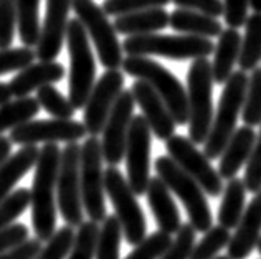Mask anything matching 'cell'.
I'll use <instances>...</instances> for the list:
<instances>
[{
  "label": "cell",
  "instance_id": "1",
  "mask_svg": "<svg viewBox=\"0 0 261 259\" xmlns=\"http://www.w3.org/2000/svg\"><path fill=\"white\" fill-rule=\"evenodd\" d=\"M61 151L58 144H45L38 152L30 190L32 224L38 241H48L57 231V177Z\"/></svg>",
  "mask_w": 261,
  "mask_h": 259
},
{
  "label": "cell",
  "instance_id": "2",
  "mask_svg": "<svg viewBox=\"0 0 261 259\" xmlns=\"http://www.w3.org/2000/svg\"><path fill=\"white\" fill-rule=\"evenodd\" d=\"M122 71L129 76H134L139 81L147 83L157 93L170 116L175 122V126H184L189 122V104L185 88L166 66H162L157 61L147 56H126L122 58Z\"/></svg>",
  "mask_w": 261,
  "mask_h": 259
},
{
  "label": "cell",
  "instance_id": "3",
  "mask_svg": "<svg viewBox=\"0 0 261 259\" xmlns=\"http://www.w3.org/2000/svg\"><path fill=\"white\" fill-rule=\"evenodd\" d=\"M157 177L166 183V187L184 203L189 215V224L197 233H207L214 226L210 205L203 190L198 187L195 180L182 172V168L170 159L169 155H161L155 159Z\"/></svg>",
  "mask_w": 261,
  "mask_h": 259
},
{
  "label": "cell",
  "instance_id": "4",
  "mask_svg": "<svg viewBox=\"0 0 261 259\" xmlns=\"http://www.w3.org/2000/svg\"><path fill=\"white\" fill-rule=\"evenodd\" d=\"M212 65L207 58L194 60L187 74V104H189V139L194 146L205 144L214 121L212 103Z\"/></svg>",
  "mask_w": 261,
  "mask_h": 259
},
{
  "label": "cell",
  "instance_id": "5",
  "mask_svg": "<svg viewBox=\"0 0 261 259\" xmlns=\"http://www.w3.org/2000/svg\"><path fill=\"white\" fill-rule=\"evenodd\" d=\"M246 84H248V76L240 70L233 71L231 76L226 79L218 109L212 121L208 137L203 144V155L208 160L218 159L222 155L233 132L237 131V119L243 107Z\"/></svg>",
  "mask_w": 261,
  "mask_h": 259
},
{
  "label": "cell",
  "instance_id": "6",
  "mask_svg": "<svg viewBox=\"0 0 261 259\" xmlns=\"http://www.w3.org/2000/svg\"><path fill=\"white\" fill-rule=\"evenodd\" d=\"M127 56H164L169 60H198L214 53L215 45L208 38L190 35H150L127 37L121 43Z\"/></svg>",
  "mask_w": 261,
  "mask_h": 259
},
{
  "label": "cell",
  "instance_id": "7",
  "mask_svg": "<svg viewBox=\"0 0 261 259\" xmlns=\"http://www.w3.org/2000/svg\"><path fill=\"white\" fill-rule=\"evenodd\" d=\"M66 46L70 53V103L74 109L85 107L96 83V63L89 38L78 18L66 25Z\"/></svg>",
  "mask_w": 261,
  "mask_h": 259
},
{
  "label": "cell",
  "instance_id": "8",
  "mask_svg": "<svg viewBox=\"0 0 261 259\" xmlns=\"http://www.w3.org/2000/svg\"><path fill=\"white\" fill-rule=\"evenodd\" d=\"M105 193L113 203L114 216L121 224L124 240L130 246H137L147 235L146 216L118 167L105 168Z\"/></svg>",
  "mask_w": 261,
  "mask_h": 259
},
{
  "label": "cell",
  "instance_id": "9",
  "mask_svg": "<svg viewBox=\"0 0 261 259\" xmlns=\"http://www.w3.org/2000/svg\"><path fill=\"white\" fill-rule=\"evenodd\" d=\"M80 188L83 211L94 223H102L106 215L105 170H102L101 140L89 137L80 146Z\"/></svg>",
  "mask_w": 261,
  "mask_h": 259
},
{
  "label": "cell",
  "instance_id": "10",
  "mask_svg": "<svg viewBox=\"0 0 261 259\" xmlns=\"http://www.w3.org/2000/svg\"><path fill=\"white\" fill-rule=\"evenodd\" d=\"M71 9L83 25L88 38L98 51L101 65L106 70H119L122 65V48L113 23L94 0H71Z\"/></svg>",
  "mask_w": 261,
  "mask_h": 259
},
{
  "label": "cell",
  "instance_id": "11",
  "mask_svg": "<svg viewBox=\"0 0 261 259\" xmlns=\"http://www.w3.org/2000/svg\"><path fill=\"white\" fill-rule=\"evenodd\" d=\"M57 208L66 226H80L85 221L80 188V146L66 144L60 155L57 177Z\"/></svg>",
  "mask_w": 261,
  "mask_h": 259
},
{
  "label": "cell",
  "instance_id": "12",
  "mask_svg": "<svg viewBox=\"0 0 261 259\" xmlns=\"http://www.w3.org/2000/svg\"><path fill=\"white\" fill-rule=\"evenodd\" d=\"M166 149L169 157L182 168L192 180L198 183L208 196H220L223 192V180L220 179L217 170L212 167L210 160L184 135H172L166 140Z\"/></svg>",
  "mask_w": 261,
  "mask_h": 259
},
{
  "label": "cell",
  "instance_id": "13",
  "mask_svg": "<svg viewBox=\"0 0 261 259\" xmlns=\"http://www.w3.org/2000/svg\"><path fill=\"white\" fill-rule=\"evenodd\" d=\"M150 127L141 116H133L126 139L127 185L137 196L146 195L150 180Z\"/></svg>",
  "mask_w": 261,
  "mask_h": 259
},
{
  "label": "cell",
  "instance_id": "14",
  "mask_svg": "<svg viewBox=\"0 0 261 259\" xmlns=\"http://www.w3.org/2000/svg\"><path fill=\"white\" fill-rule=\"evenodd\" d=\"M86 129L83 122L73 119H37L30 121L23 126L10 131V142L18 146H37L43 144H58L66 142L73 144L85 139Z\"/></svg>",
  "mask_w": 261,
  "mask_h": 259
},
{
  "label": "cell",
  "instance_id": "15",
  "mask_svg": "<svg viewBox=\"0 0 261 259\" xmlns=\"http://www.w3.org/2000/svg\"><path fill=\"white\" fill-rule=\"evenodd\" d=\"M122 88H124V74L121 70H106V73L94 83L85 104L83 121L86 134L91 137H98L102 132L116 99L124 91Z\"/></svg>",
  "mask_w": 261,
  "mask_h": 259
},
{
  "label": "cell",
  "instance_id": "16",
  "mask_svg": "<svg viewBox=\"0 0 261 259\" xmlns=\"http://www.w3.org/2000/svg\"><path fill=\"white\" fill-rule=\"evenodd\" d=\"M134 99L130 91H122L119 98L109 112L106 124L102 127V140H101V152L102 160L109 167H118L124 159L126 151V139L130 119L134 116Z\"/></svg>",
  "mask_w": 261,
  "mask_h": 259
},
{
  "label": "cell",
  "instance_id": "17",
  "mask_svg": "<svg viewBox=\"0 0 261 259\" xmlns=\"http://www.w3.org/2000/svg\"><path fill=\"white\" fill-rule=\"evenodd\" d=\"M70 9L71 0H46L45 20L40 28L38 45L35 46V56L40 61H55L63 48Z\"/></svg>",
  "mask_w": 261,
  "mask_h": 259
},
{
  "label": "cell",
  "instance_id": "18",
  "mask_svg": "<svg viewBox=\"0 0 261 259\" xmlns=\"http://www.w3.org/2000/svg\"><path fill=\"white\" fill-rule=\"evenodd\" d=\"M130 94H133L134 103L142 109V118L146 119L150 132L155 134L157 139L167 140L175 135V122L172 116L152 88L137 79L130 88Z\"/></svg>",
  "mask_w": 261,
  "mask_h": 259
},
{
  "label": "cell",
  "instance_id": "19",
  "mask_svg": "<svg viewBox=\"0 0 261 259\" xmlns=\"http://www.w3.org/2000/svg\"><path fill=\"white\" fill-rule=\"evenodd\" d=\"M261 236V190L255 193L250 205L245 208L235 235H231L228 249L230 259H246L256 248Z\"/></svg>",
  "mask_w": 261,
  "mask_h": 259
},
{
  "label": "cell",
  "instance_id": "20",
  "mask_svg": "<svg viewBox=\"0 0 261 259\" xmlns=\"http://www.w3.org/2000/svg\"><path fill=\"white\" fill-rule=\"evenodd\" d=\"M146 196L149 208L152 211V216L155 218V223L159 226V231L170 236L175 235L178 228L182 226L180 211L175 205L170 190L159 177H154V179L149 180Z\"/></svg>",
  "mask_w": 261,
  "mask_h": 259
},
{
  "label": "cell",
  "instance_id": "21",
  "mask_svg": "<svg viewBox=\"0 0 261 259\" xmlns=\"http://www.w3.org/2000/svg\"><path fill=\"white\" fill-rule=\"evenodd\" d=\"M65 76L63 65L57 61H38L27 66L25 70L18 71L17 76H13L9 83L12 96L27 98L30 93L38 91L40 88L58 83Z\"/></svg>",
  "mask_w": 261,
  "mask_h": 259
},
{
  "label": "cell",
  "instance_id": "22",
  "mask_svg": "<svg viewBox=\"0 0 261 259\" xmlns=\"http://www.w3.org/2000/svg\"><path fill=\"white\" fill-rule=\"evenodd\" d=\"M256 142V134L251 127L243 126L233 132L231 139L223 149L222 159L218 165V175L222 180H231L235 179L246 162L250 159V154L253 151V146Z\"/></svg>",
  "mask_w": 261,
  "mask_h": 259
},
{
  "label": "cell",
  "instance_id": "23",
  "mask_svg": "<svg viewBox=\"0 0 261 259\" xmlns=\"http://www.w3.org/2000/svg\"><path fill=\"white\" fill-rule=\"evenodd\" d=\"M169 25V13L166 9H149L141 10L127 15L116 17L114 20V30L116 33H122L127 37L137 35H150L164 30Z\"/></svg>",
  "mask_w": 261,
  "mask_h": 259
},
{
  "label": "cell",
  "instance_id": "24",
  "mask_svg": "<svg viewBox=\"0 0 261 259\" xmlns=\"http://www.w3.org/2000/svg\"><path fill=\"white\" fill-rule=\"evenodd\" d=\"M240 46H242V35L238 30H223L218 37V43L214 48V61H212V78L214 83H226L231 76L233 66L238 61Z\"/></svg>",
  "mask_w": 261,
  "mask_h": 259
},
{
  "label": "cell",
  "instance_id": "25",
  "mask_svg": "<svg viewBox=\"0 0 261 259\" xmlns=\"http://www.w3.org/2000/svg\"><path fill=\"white\" fill-rule=\"evenodd\" d=\"M40 149L37 146H23L0 165V202L12 193L13 187L35 167Z\"/></svg>",
  "mask_w": 261,
  "mask_h": 259
},
{
  "label": "cell",
  "instance_id": "26",
  "mask_svg": "<svg viewBox=\"0 0 261 259\" xmlns=\"http://www.w3.org/2000/svg\"><path fill=\"white\" fill-rule=\"evenodd\" d=\"M169 25L182 35L200 37V38H214L220 37L223 32L222 23L217 18H212L194 10L177 9L169 15Z\"/></svg>",
  "mask_w": 261,
  "mask_h": 259
},
{
  "label": "cell",
  "instance_id": "27",
  "mask_svg": "<svg viewBox=\"0 0 261 259\" xmlns=\"http://www.w3.org/2000/svg\"><path fill=\"white\" fill-rule=\"evenodd\" d=\"M223 196L222 203H220L218 210V226L225 229L237 228L242 215L245 211V196H246V188L242 179H231L228 183L223 187Z\"/></svg>",
  "mask_w": 261,
  "mask_h": 259
},
{
  "label": "cell",
  "instance_id": "28",
  "mask_svg": "<svg viewBox=\"0 0 261 259\" xmlns=\"http://www.w3.org/2000/svg\"><path fill=\"white\" fill-rule=\"evenodd\" d=\"M261 60V13H253L245 22V37L238 54L240 71H253Z\"/></svg>",
  "mask_w": 261,
  "mask_h": 259
},
{
  "label": "cell",
  "instance_id": "29",
  "mask_svg": "<svg viewBox=\"0 0 261 259\" xmlns=\"http://www.w3.org/2000/svg\"><path fill=\"white\" fill-rule=\"evenodd\" d=\"M40 112V104L35 98L27 96L9 101L0 106V135L7 131H13L18 126L33 121Z\"/></svg>",
  "mask_w": 261,
  "mask_h": 259
},
{
  "label": "cell",
  "instance_id": "30",
  "mask_svg": "<svg viewBox=\"0 0 261 259\" xmlns=\"http://www.w3.org/2000/svg\"><path fill=\"white\" fill-rule=\"evenodd\" d=\"M40 0H17V28L25 48H35L40 40Z\"/></svg>",
  "mask_w": 261,
  "mask_h": 259
},
{
  "label": "cell",
  "instance_id": "31",
  "mask_svg": "<svg viewBox=\"0 0 261 259\" xmlns=\"http://www.w3.org/2000/svg\"><path fill=\"white\" fill-rule=\"evenodd\" d=\"M122 229L114 215H108L98 231L94 259H119Z\"/></svg>",
  "mask_w": 261,
  "mask_h": 259
},
{
  "label": "cell",
  "instance_id": "32",
  "mask_svg": "<svg viewBox=\"0 0 261 259\" xmlns=\"http://www.w3.org/2000/svg\"><path fill=\"white\" fill-rule=\"evenodd\" d=\"M242 119L245 126H261V68L256 66L246 84L245 101L242 107Z\"/></svg>",
  "mask_w": 261,
  "mask_h": 259
},
{
  "label": "cell",
  "instance_id": "33",
  "mask_svg": "<svg viewBox=\"0 0 261 259\" xmlns=\"http://www.w3.org/2000/svg\"><path fill=\"white\" fill-rule=\"evenodd\" d=\"M40 107L53 116V119H71L74 116V109L70 103V99L65 98L53 84L40 88L37 91V98Z\"/></svg>",
  "mask_w": 261,
  "mask_h": 259
},
{
  "label": "cell",
  "instance_id": "34",
  "mask_svg": "<svg viewBox=\"0 0 261 259\" xmlns=\"http://www.w3.org/2000/svg\"><path fill=\"white\" fill-rule=\"evenodd\" d=\"M98 223L91 220L83 221L74 233V241L65 259H94L96 240H98Z\"/></svg>",
  "mask_w": 261,
  "mask_h": 259
},
{
  "label": "cell",
  "instance_id": "35",
  "mask_svg": "<svg viewBox=\"0 0 261 259\" xmlns=\"http://www.w3.org/2000/svg\"><path fill=\"white\" fill-rule=\"evenodd\" d=\"M230 231L222 226H212L200 243L195 244L189 259H215V256L230 243Z\"/></svg>",
  "mask_w": 261,
  "mask_h": 259
},
{
  "label": "cell",
  "instance_id": "36",
  "mask_svg": "<svg viewBox=\"0 0 261 259\" xmlns=\"http://www.w3.org/2000/svg\"><path fill=\"white\" fill-rule=\"evenodd\" d=\"M170 243H172L170 235L154 231L152 235L146 236L137 246H134V249L124 259H161L170 246Z\"/></svg>",
  "mask_w": 261,
  "mask_h": 259
},
{
  "label": "cell",
  "instance_id": "37",
  "mask_svg": "<svg viewBox=\"0 0 261 259\" xmlns=\"http://www.w3.org/2000/svg\"><path fill=\"white\" fill-rule=\"evenodd\" d=\"M74 231L71 226H63L55 231V235L46 241L33 259H65L70 253L74 241Z\"/></svg>",
  "mask_w": 261,
  "mask_h": 259
},
{
  "label": "cell",
  "instance_id": "38",
  "mask_svg": "<svg viewBox=\"0 0 261 259\" xmlns=\"http://www.w3.org/2000/svg\"><path fill=\"white\" fill-rule=\"evenodd\" d=\"M30 207V190L18 188L0 202V229L9 228Z\"/></svg>",
  "mask_w": 261,
  "mask_h": 259
},
{
  "label": "cell",
  "instance_id": "39",
  "mask_svg": "<svg viewBox=\"0 0 261 259\" xmlns=\"http://www.w3.org/2000/svg\"><path fill=\"white\" fill-rule=\"evenodd\" d=\"M170 0H105L102 12L111 17H121L127 13L149 10V9H164Z\"/></svg>",
  "mask_w": 261,
  "mask_h": 259
},
{
  "label": "cell",
  "instance_id": "40",
  "mask_svg": "<svg viewBox=\"0 0 261 259\" xmlns=\"http://www.w3.org/2000/svg\"><path fill=\"white\" fill-rule=\"evenodd\" d=\"M195 236L197 231L189 223H182L175 233V240H172L161 259H189L195 246Z\"/></svg>",
  "mask_w": 261,
  "mask_h": 259
},
{
  "label": "cell",
  "instance_id": "41",
  "mask_svg": "<svg viewBox=\"0 0 261 259\" xmlns=\"http://www.w3.org/2000/svg\"><path fill=\"white\" fill-rule=\"evenodd\" d=\"M37 60L33 48H7L0 50V74H7L12 71H22L30 66Z\"/></svg>",
  "mask_w": 261,
  "mask_h": 259
},
{
  "label": "cell",
  "instance_id": "42",
  "mask_svg": "<svg viewBox=\"0 0 261 259\" xmlns=\"http://www.w3.org/2000/svg\"><path fill=\"white\" fill-rule=\"evenodd\" d=\"M17 26V0H0V50L10 48Z\"/></svg>",
  "mask_w": 261,
  "mask_h": 259
},
{
  "label": "cell",
  "instance_id": "43",
  "mask_svg": "<svg viewBox=\"0 0 261 259\" xmlns=\"http://www.w3.org/2000/svg\"><path fill=\"white\" fill-rule=\"evenodd\" d=\"M245 188L246 192L256 193L261 190V131L256 137L253 151L250 154V159L246 162V172H245Z\"/></svg>",
  "mask_w": 261,
  "mask_h": 259
},
{
  "label": "cell",
  "instance_id": "44",
  "mask_svg": "<svg viewBox=\"0 0 261 259\" xmlns=\"http://www.w3.org/2000/svg\"><path fill=\"white\" fill-rule=\"evenodd\" d=\"M250 0H223V17L228 28L237 30L248 18Z\"/></svg>",
  "mask_w": 261,
  "mask_h": 259
},
{
  "label": "cell",
  "instance_id": "45",
  "mask_svg": "<svg viewBox=\"0 0 261 259\" xmlns=\"http://www.w3.org/2000/svg\"><path fill=\"white\" fill-rule=\"evenodd\" d=\"M178 9L194 10L203 15L217 18L223 15V2L222 0H170Z\"/></svg>",
  "mask_w": 261,
  "mask_h": 259
},
{
  "label": "cell",
  "instance_id": "46",
  "mask_svg": "<svg viewBox=\"0 0 261 259\" xmlns=\"http://www.w3.org/2000/svg\"><path fill=\"white\" fill-rule=\"evenodd\" d=\"M30 231L22 223H13L9 228L0 229V254L7 253L9 249L18 246L29 240Z\"/></svg>",
  "mask_w": 261,
  "mask_h": 259
},
{
  "label": "cell",
  "instance_id": "47",
  "mask_svg": "<svg viewBox=\"0 0 261 259\" xmlns=\"http://www.w3.org/2000/svg\"><path fill=\"white\" fill-rule=\"evenodd\" d=\"M40 249H42V241H38L37 238H33V240L29 238L25 243L0 254V259H33L38 254Z\"/></svg>",
  "mask_w": 261,
  "mask_h": 259
},
{
  "label": "cell",
  "instance_id": "48",
  "mask_svg": "<svg viewBox=\"0 0 261 259\" xmlns=\"http://www.w3.org/2000/svg\"><path fill=\"white\" fill-rule=\"evenodd\" d=\"M10 152H12V142L9 137H4V135H0V165L9 159L10 157Z\"/></svg>",
  "mask_w": 261,
  "mask_h": 259
},
{
  "label": "cell",
  "instance_id": "49",
  "mask_svg": "<svg viewBox=\"0 0 261 259\" xmlns=\"http://www.w3.org/2000/svg\"><path fill=\"white\" fill-rule=\"evenodd\" d=\"M9 101H12V93H10V88L7 83H2L0 81V106L9 103Z\"/></svg>",
  "mask_w": 261,
  "mask_h": 259
},
{
  "label": "cell",
  "instance_id": "50",
  "mask_svg": "<svg viewBox=\"0 0 261 259\" xmlns=\"http://www.w3.org/2000/svg\"><path fill=\"white\" fill-rule=\"evenodd\" d=\"M250 5L253 7L255 13H261V0H250Z\"/></svg>",
  "mask_w": 261,
  "mask_h": 259
},
{
  "label": "cell",
  "instance_id": "51",
  "mask_svg": "<svg viewBox=\"0 0 261 259\" xmlns=\"http://www.w3.org/2000/svg\"><path fill=\"white\" fill-rule=\"evenodd\" d=\"M256 248H258L259 254H261V236H259V240H258V243H256Z\"/></svg>",
  "mask_w": 261,
  "mask_h": 259
},
{
  "label": "cell",
  "instance_id": "52",
  "mask_svg": "<svg viewBox=\"0 0 261 259\" xmlns=\"http://www.w3.org/2000/svg\"><path fill=\"white\" fill-rule=\"evenodd\" d=\"M215 259H230L228 256H218V257H215Z\"/></svg>",
  "mask_w": 261,
  "mask_h": 259
}]
</instances>
